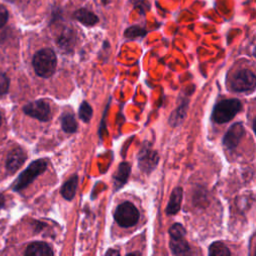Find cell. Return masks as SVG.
Segmentation results:
<instances>
[{
	"label": "cell",
	"instance_id": "obj_12",
	"mask_svg": "<svg viewBox=\"0 0 256 256\" xmlns=\"http://www.w3.org/2000/svg\"><path fill=\"white\" fill-rule=\"evenodd\" d=\"M74 17L81 22L84 25L87 26H93L98 22V17L91 11L87 10V9H79L74 13Z\"/></svg>",
	"mask_w": 256,
	"mask_h": 256
},
{
	"label": "cell",
	"instance_id": "obj_2",
	"mask_svg": "<svg viewBox=\"0 0 256 256\" xmlns=\"http://www.w3.org/2000/svg\"><path fill=\"white\" fill-rule=\"evenodd\" d=\"M242 104L237 99H227L219 102L213 109L212 119L216 123L230 121L241 110Z\"/></svg>",
	"mask_w": 256,
	"mask_h": 256
},
{
	"label": "cell",
	"instance_id": "obj_7",
	"mask_svg": "<svg viewBox=\"0 0 256 256\" xmlns=\"http://www.w3.org/2000/svg\"><path fill=\"white\" fill-rule=\"evenodd\" d=\"M158 154L150 149V147L145 146L141 149L138 156V164L141 170H143L146 173L151 172L158 163Z\"/></svg>",
	"mask_w": 256,
	"mask_h": 256
},
{
	"label": "cell",
	"instance_id": "obj_8",
	"mask_svg": "<svg viewBox=\"0 0 256 256\" xmlns=\"http://www.w3.org/2000/svg\"><path fill=\"white\" fill-rule=\"evenodd\" d=\"M243 135H244L243 125L241 123H235L230 127V129L225 134L223 143L227 148L233 149L238 145Z\"/></svg>",
	"mask_w": 256,
	"mask_h": 256
},
{
	"label": "cell",
	"instance_id": "obj_11",
	"mask_svg": "<svg viewBox=\"0 0 256 256\" xmlns=\"http://www.w3.org/2000/svg\"><path fill=\"white\" fill-rule=\"evenodd\" d=\"M182 196H183V191L180 187H177L173 190L171 196H170V200L169 203L167 205L166 208V213L169 215L175 214L179 211L180 206H181V202H182Z\"/></svg>",
	"mask_w": 256,
	"mask_h": 256
},
{
	"label": "cell",
	"instance_id": "obj_6",
	"mask_svg": "<svg viewBox=\"0 0 256 256\" xmlns=\"http://www.w3.org/2000/svg\"><path fill=\"white\" fill-rule=\"evenodd\" d=\"M23 111L28 116L36 118L40 121H48L51 117V110L49 104L44 100H36L26 104Z\"/></svg>",
	"mask_w": 256,
	"mask_h": 256
},
{
	"label": "cell",
	"instance_id": "obj_24",
	"mask_svg": "<svg viewBox=\"0 0 256 256\" xmlns=\"http://www.w3.org/2000/svg\"><path fill=\"white\" fill-rule=\"evenodd\" d=\"M4 203H5V198H4V196L2 194H0V209L3 208Z\"/></svg>",
	"mask_w": 256,
	"mask_h": 256
},
{
	"label": "cell",
	"instance_id": "obj_29",
	"mask_svg": "<svg viewBox=\"0 0 256 256\" xmlns=\"http://www.w3.org/2000/svg\"><path fill=\"white\" fill-rule=\"evenodd\" d=\"M6 1H9V2H14L15 0H6Z\"/></svg>",
	"mask_w": 256,
	"mask_h": 256
},
{
	"label": "cell",
	"instance_id": "obj_5",
	"mask_svg": "<svg viewBox=\"0 0 256 256\" xmlns=\"http://www.w3.org/2000/svg\"><path fill=\"white\" fill-rule=\"evenodd\" d=\"M231 85L233 90L237 92L252 90L256 86V76L249 70H241L234 75Z\"/></svg>",
	"mask_w": 256,
	"mask_h": 256
},
{
	"label": "cell",
	"instance_id": "obj_27",
	"mask_svg": "<svg viewBox=\"0 0 256 256\" xmlns=\"http://www.w3.org/2000/svg\"><path fill=\"white\" fill-rule=\"evenodd\" d=\"M1 122H2V116H1V112H0V125H1Z\"/></svg>",
	"mask_w": 256,
	"mask_h": 256
},
{
	"label": "cell",
	"instance_id": "obj_14",
	"mask_svg": "<svg viewBox=\"0 0 256 256\" xmlns=\"http://www.w3.org/2000/svg\"><path fill=\"white\" fill-rule=\"evenodd\" d=\"M129 173H130V165L128 163H126V162L121 163L119 165V167H118L117 172L115 173V176H114L116 189L120 188L121 186H123L125 184V182L128 179Z\"/></svg>",
	"mask_w": 256,
	"mask_h": 256
},
{
	"label": "cell",
	"instance_id": "obj_18",
	"mask_svg": "<svg viewBox=\"0 0 256 256\" xmlns=\"http://www.w3.org/2000/svg\"><path fill=\"white\" fill-rule=\"evenodd\" d=\"M79 117L84 122H89L92 117V108L87 102H82L79 108Z\"/></svg>",
	"mask_w": 256,
	"mask_h": 256
},
{
	"label": "cell",
	"instance_id": "obj_17",
	"mask_svg": "<svg viewBox=\"0 0 256 256\" xmlns=\"http://www.w3.org/2000/svg\"><path fill=\"white\" fill-rule=\"evenodd\" d=\"M209 255L227 256V255H230V251L222 242H214L209 247Z\"/></svg>",
	"mask_w": 256,
	"mask_h": 256
},
{
	"label": "cell",
	"instance_id": "obj_15",
	"mask_svg": "<svg viewBox=\"0 0 256 256\" xmlns=\"http://www.w3.org/2000/svg\"><path fill=\"white\" fill-rule=\"evenodd\" d=\"M170 248L173 254L180 255V254H185L189 250V245L187 241L184 239V237L171 238Z\"/></svg>",
	"mask_w": 256,
	"mask_h": 256
},
{
	"label": "cell",
	"instance_id": "obj_4",
	"mask_svg": "<svg viewBox=\"0 0 256 256\" xmlns=\"http://www.w3.org/2000/svg\"><path fill=\"white\" fill-rule=\"evenodd\" d=\"M114 218L122 227H131L139 220V212L137 208L130 202H124L116 208Z\"/></svg>",
	"mask_w": 256,
	"mask_h": 256
},
{
	"label": "cell",
	"instance_id": "obj_26",
	"mask_svg": "<svg viewBox=\"0 0 256 256\" xmlns=\"http://www.w3.org/2000/svg\"><path fill=\"white\" fill-rule=\"evenodd\" d=\"M253 128H254V132L256 134V119L254 120V123H253Z\"/></svg>",
	"mask_w": 256,
	"mask_h": 256
},
{
	"label": "cell",
	"instance_id": "obj_16",
	"mask_svg": "<svg viewBox=\"0 0 256 256\" xmlns=\"http://www.w3.org/2000/svg\"><path fill=\"white\" fill-rule=\"evenodd\" d=\"M61 125L65 132L74 133L77 130V122L71 113H65L61 118Z\"/></svg>",
	"mask_w": 256,
	"mask_h": 256
},
{
	"label": "cell",
	"instance_id": "obj_23",
	"mask_svg": "<svg viewBox=\"0 0 256 256\" xmlns=\"http://www.w3.org/2000/svg\"><path fill=\"white\" fill-rule=\"evenodd\" d=\"M7 20H8V11L6 7L0 4V28L5 25Z\"/></svg>",
	"mask_w": 256,
	"mask_h": 256
},
{
	"label": "cell",
	"instance_id": "obj_3",
	"mask_svg": "<svg viewBox=\"0 0 256 256\" xmlns=\"http://www.w3.org/2000/svg\"><path fill=\"white\" fill-rule=\"evenodd\" d=\"M47 162L44 159H38L36 161H33L16 179V181L13 184V190L14 191H20L27 187L31 182L34 181V179L43 173L46 170Z\"/></svg>",
	"mask_w": 256,
	"mask_h": 256
},
{
	"label": "cell",
	"instance_id": "obj_1",
	"mask_svg": "<svg viewBox=\"0 0 256 256\" xmlns=\"http://www.w3.org/2000/svg\"><path fill=\"white\" fill-rule=\"evenodd\" d=\"M32 64L38 76L48 78L52 76L55 72L56 65H57V58L52 49L45 48L35 53Z\"/></svg>",
	"mask_w": 256,
	"mask_h": 256
},
{
	"label": "cell",
	"instance_id": "obj_10",
	"mask_svg": "<svg viewBox=\"0 0 256 256\" xmlns=\"http://www.w3.org/2000/svg\"><path fill=\"white\" fill-rule=\"evenodd\" d=\"M24 254L26 256H51L53 251L45 242H33L28 245Z\"/></svg>",
	"mask_w": 256,
	"mask_h": 256
},
{
	"label": "cell",
	"instance_id": "obj_22",
	"mask_svg": "<svg viewBox=\"0 0 256 256\" xmlns=\"http://www.w3.org/2000/svg\"><path fill=\"white\" fill-rule=\"evenodd\" d=\"M70 39H72V33L67 30L65 31L60 37H59V41H58V45L59 46H67Z\"/></svg>",
	"mask_w": 256,
	"mask_h": 256
},
{
	"label": "cell",
	"instance_id": "obj_20",
	"mask_svg": "<svg viewBox=\"0 0 256 256\" xmlns=\"http://www.w3.org/2000/svg\"><path fill=\"white\" fill-rule=\"evenodd\" d=\"M169 234H170V238H179V237H184L185 235V229L184 227L179 224V223H175L174 225H172L169 229Z\"/></svg>",
	"mask_w": 256,
	"mask_h": 256
},
{
	"label": "cell",
	"instance_id": "obj_21",
	"mask_svg": "<svg viewBox=\"0 0 256 256\" xmlns=\"http://www.w3.org/2000/svg\"><path fill=\"white\" fill-rule=\"evenodd\" d=\"M9 88V79L5 73L0 71V96L7 93Z\"/></svg>",
	"mask_w": 256,
	"mask_h": 256
},
{
	"label": "cell",
	"instance_id": "obj_13",
	"mask_svg": "<svg viewBox=\"0 0 256 256\" xmlns=\"http://www.w3.org/2000/svg\"><path fill=\"white\" fill-rule=\"evenodd\" d=\"M77 181H78L77 175H73L68 181H66L63 184V186L61 188V194L65 199H67V200L73 199V197L75 196V193H76Z\"/></svg>",
	"mask_w": 256,
	"mask_h": 256
},
{
	"label": "cell",
	"instance_id": "obj_25",
	"mask_svg": "<svg viewBox=\"0 0 256 256\" xmlns=\"http://www.w3.org/2000/svg\"><path fill=\"white\" fill-rule=\"evenodd\" d=\"M106 254H107V255H110V254H115V255H118V254H119V252H118V251H116V250H110V251L106 252Z\"/></svg>",
	"mask_w": 256,
	"mask_h": 256
},
{
	"label": "cell",
	"instance_id": "obj_28",
	"mask_svg": "<svg viewBox=\"0 0 256 256\" xmlns=\"http://www.w3.org/2000/svg\"><path fill=\"white\" fill-rule=\"evenodd\" d=\"M254 56L256 57V48H255V50H254Z\"/></svg>",
	"mask_w": 256,
	"mask_h": 256
},
{
	"label": "cell",
	"instance_id": "obj_9",
	"mask_svg": "<svg viewBox=\"0 0 256 256\" xmlns=\"http://www.w3.org/2000/svg\"><path fill=\"white\" fill-rule=\"evenodd\" d=\"M27 156L23 149L17 147L9 152L6 160V168L9 172H15L25 162Z\"/></svg>",
	"mask_w": 256,
	"mask_h": 256
},
{
	"label": "cell",
	"instance_id": "obj_19",
	"mask_svg": "<svg viewBox=\"0 0 256 256\" xmlns=\"http://www.w3.org/2000/svg\"><path fill=\"white\" fill-rule=\"evenodd\" d=\"M146 34V31L138 26H133V27H129L126 31H125V36L127 38H137V37H142Z\"/></svg>",
	"mask_w": 256,
	"mask_h": 256
}]
</instances>
